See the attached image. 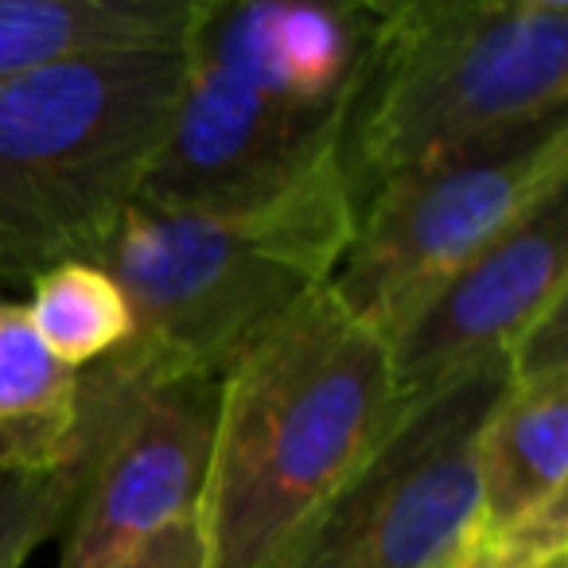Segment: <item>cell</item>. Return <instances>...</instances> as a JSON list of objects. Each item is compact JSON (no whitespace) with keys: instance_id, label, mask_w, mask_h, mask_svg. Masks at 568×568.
Returning <instances> with one entry per match:
<instances>
[{"instance_id":"obj_1","label":"cell","mask_w":568,"mask_h":568,"mask_svg":"<svg viewBox=\"0 0 568 568\" xmlns=\"http://www.w3.org/2000/svg\"><path fill=\"white\" fill-rule=\"evenodd\" d=\"M358 222L347 160L250 211L129 203L82 261L121 288L133 335L79 371L82 417L175 378L222 374L265 327L324 288Z\"/></svg>"},{"instance_id":"obj_2","label":"cell","mask_w":568,"mask_h":568,"mask_svg":"<svg viewBox=\"0 0 568 568\" xmlns=\"http://www.w3.org/2000/svg\"><path fill=\"white\" fill-rule=\"evenodd\" d=\"M382 0H203L187 74L136 203L250 211L343 156Z\"/></svg>"},{"instance_id":"obj_3","label":"cell","mask_w":568,"mask_h":568,"mask_svg":"<svg viewBox=\"0 0 568 568\" xmlns=\"http://www.w3.org/2000/svg\"><path fill=\"white\" fill-rule=\"evenodd\" d=\"M389 351L316 288L222 371L203 495L211 568H273L402 413Z\"/></svg>"},{"instance_id":"obj_4","label":"cell","mask_w":568,"mask_h":568,"mask_svg":"<svg viewBox=\"0 0 568 568\" xmlns=\"http://www.w3.org/2000/svg\"><path fill=\"white\" fill-rule=\"evenodd\" d=\"M560 110L565 0H386L343 160L363 203L409 168Z\"/></svg>"},{"instance_id":"obj_5","label":"cell","mask_w":568,"mask_h":568,"mask_svg":"<svg viewBox=\"0 0 568 568\" xmlns=\"http://www.w3.org/2000/svg\"><path fill=\"white\" fill-rule=\"evenodd\" d=\"M187 40L94 51L0 87V175L17 183L67 257L136 203L172 125Z\"/></svg>"},{"instance_id":"obj_6","label":"cell","mask_w":568,"mask_h":568,"mask_svg":"<svg viewBox=\"0 0 568 568\" xmlns=\"http://www.w3.org/2000/svg\"><path fill=\"white\" fill-rule=\"evenodd\" d=\"M565 180L568 110L409 168L358 203L355 234L327 288L386 339L440 276Z\"/></svg>"},{"instance_id":"obj_7","label":"cell","mask_w":568,"mask_h":568,"mask_svg":"<svg viewBox=\"0 0 568 568\" xmlns=\"http://www.w3.org/2000/svg\"><path fill=\"white\" fill-rule=\"evenodd\" d=\"M510 382L490 358L409 397L273 568H448L479 518V433Z\"/></svg>"},{"instance_id":"obj_8","label":"cell","mask_w":568,"mask_h":568,"mask_svg":"<svg viewBox=\"0 0 568 568\" xmlns=\"http://www.w3.org/2000/svg\"><path fill=\"white\" fill-rule=\"evenodd\" d=\"M219 394L222 374H199L90 413V467L59 568H113L160 529L203 514Z\"/></svg>"},{"instance_id":"obj_9","label":"cell","mask_w":568,"mask_h":568,"mask_svg":"<svg viewBox=\"0 0 568 568\" xmlns=\"http://www.w3.org/2000/svg\"><path fill=\"white\" fill-rule=\"evenodd\" d=\"M568 180L526 206L483 250L459 261L386 332L389 371L402 402L514 347L565 308Z\"/></svg>"},{"instance_id":"obj_10","label":"cell","mask_w":568,"mask_h":568,"mask_svg":"<svg viewBox=\"0 0 568 568\" xmlns=\"http://www.w3.org/2000/svg\"><path fill=\"white\" fill-rule=\"evenodd\" d=\"M568 335L565 308L545 316L510 355V382L479 433L483 545L568 552Z\"/></svg>"},{"instance_id":"obj_11","label":"cell","mask_w":568,"mask_h":568,"mask_svg":"<svg viewBox=\"0 0 568 568\" xmlns=\"http://www.w3.org/2000/svg\"><path fill=\"white\" fill-rule=\"evenodd\" d=\"M82 459L79 371L51 355L20 304L0 301V475H48Z\"/></svg>"},{"instance_id":"obj_12","label":"cell","mask_w":568,"mask_h":568,"mask_svg":"<svg viewBox=\"0 0 568 568\" xmlns=\"http://www.w3.org/2000/svg\"><path fill=\"white\" fill-rule=\"evenodd\" d=\"M203 0H0V87L94 51L187 40Z\"/></svg>"},{"instance_id":"obj_13","label":"cell","mask_w":568,"mask_h":568,"mask_svg":"<svg viewBox=\"0 0 568 568\" xmlns=\"http://www.w3.org/2000/svg\"><path fill=\"white\" fill-rule=\"evenodd\" d=\"M24 312L51 355L74 371L110 358L133 335V316L121 288L82 257L55 261L36 273L32 304Z\"/></svg>"},{"instance_id":"obj_14","label":"cell","mask_w":568,"mask_h":568,"mask_svg":"<svg viewBox=\"0 0 568 568\" xmlns=\"http://www.w3.org/2000/svg\"><path fill=\"white\" fill-rule=\"evenodd\" d=\"M90 459L48 475H0V568H20L74 510Z\"/></svg>"},{"instance_id":"obj_15","label":"cell","mask_w":568,"mask_h":568,"mask_svg":"<svg viewBox=\"0 0 568 568\" xmlns=\"http://www.w3.org/2000/svg\"><path fill=\"white\" fill-rule=\"evenodd\" d=\"M55 261H67L63 245L17 191V183L0 175V281H32Z\"/></svg>"},{"instance_id":"obj_16","label":"cell","mask_w":568,"mask_h":568,"mask_svg":"<svg viewBox=\"0 0 568 568\" xmlns=\"http://www.w3.org/2000/svg\"><path fill=\"white\" fill-rule=\"evenodd\" d=\"M113 568H211L203 518L191 514V518L160 529L156 537L136 545V549L129 552V557H121Z\"/></svg>"},{"instance_id":"obj_17","label":"cell","mask_w":568,"mask_h":568,"mask_svg":"<svg viewBox=\"0 0 568 568\" xmlns=\"http://www.w3.org/2000/svg\"><path fill=\"white\" fill-rule=\"evenodd\" d=\"M448 568H568V552H545L529 545L471 541Z\"/></svg>"}]
</instances>
